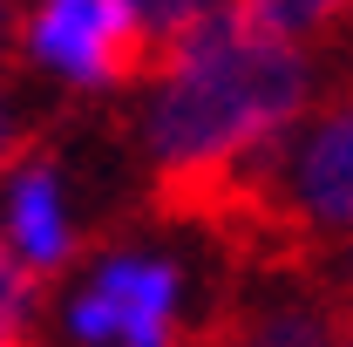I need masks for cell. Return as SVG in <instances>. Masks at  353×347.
<instances>
[{
	"label": "cell",
	"instance_id": "cell-1",
	"mask_svg": "<svg viewBox=\"0 0 353 347\" xmlns=\"http://www.w3.org/2000/svg\"><path fill=\"white\" fill-rule=\"evenodd\" d=\"M150 82H163L143 130L150 164H157L150 205L204 232L231 218V205L252 191L265 157L279 150V136L312 102L306 55L238 35L224 7L176 35Z\"/></svg>",
	"mask_w": 353,
	"mask_h": 347
},
{
	"label": "cell",
	"instance_id": "cell-2",
	"mask_svg": "<svg viewBox=\"0 0 353 347\" xmlns=\"http://www.w3.org/2000/svg\"><path fill=\"white\" fill-rule=\"evenodd\" d=\"M326 238H353V88H340L306 130H285L245 259L299 265Z\"/></svg>",
	"mask_w": 353,
	"mask_h": 347
},
{
	"label": "cell",
	"instance_id": "cell-3",
	"mask_svg": "<svg viewBox=\"0 0 353 347\" xmlns=\"http://www.w3.org/2000/svg\"><path fill=\"white\" fill-rule=\"evenodd\" d=\"M21 41L34 62L61 68L82 88H123L150 75V35L130 0H41Z\"/></svg>",
	"mask_w": 353,
	"mask_h": 347
},
{
	"label": "cell",
	"instance_id": "cell-4",
	"mask_svg": "<svg viewBox=\"0 0 353 347\" xmlns=\"http://www.w3.org/2000/svg\"><path fill=\"white\" fill-rule=\"evenodd\" d=\"M176 265L163 259H116L95 272L82 300L68 306V327L82 341H123V347H183V320H176Z\"/></svg>",
	"mask_w": 353,
	"mask_h": 347
},
{
	"label": "cell",
	"instance_id": "cell-5",
	"mask_svg": "<svg viewBox=\"0 0 353 347\" xmlns=\"http://www.w3.org/2000/svg\"><path fill=\"white\" fill-rule=\"evenodd\" d=\"M14 191H7V218H14V245L34 279L61 272L75 259V232H68V212H61V177H54V157L48 150H14Z\"/></svg>",
	"mask_w": 353,
	"mask_h": 347
},
{
	"label": "cell",
	"instance_id": "cell-6",
	"mask_svg": "<svg viewBox=\"0 0 353 347\" xmlns=\"http://www.w3.org/2000/svg\"><path fill=\"white\" fill-rule=\"evenodd\" d=\"M224 14H231L238 35H252V41L299 48V41L333 35V28L353 14V0H224Z\"/></svg>",
	"mask_w": 353,
	"mask_h": 347
},
{
	"label": "cell",
	"instance_id": "cell-7",
	"mask_svg": "<svg viewBox=\"0 0 353 347\" xmlns=\"http://www.w3.org/2000/svg\"><path fill=\"white\" fill-rule=\"evenodd\" d=\"M224 347H333V320H326V306H299V300L245 306L224 320Z\"/></svg>",
	"mask_w": 353,
	"mask_h": 347
},
{
	"label": "cell",
	"instance_id": "cell-8",
	"mask_svg": "<svg viewBox=\"0 0 353 347\" xmlns=\"http://www.w3.org/2000/svg\"><path fill=\"white\" fill-rule=\"evenodd\" d=\"M224 0H130V14L143 21V35H150V75H157V62L170 55V41L183 35V28H197L204 14H218ZM143 75V82H150Z\"/></svg>",
	"mask_w": 353,
	"mask_h": 347
},
{
	"label": "cell",
	"instance_id": "cell-9",
	"mask_svg": "<svg viewBox=\"0 0 353 347\" xmlns=\"http://www.w3.org/2000/svg\"><path fill=\"white\" fill-rule=\"evenodd\" d=\"M34 272L14 259V245L0 238V341H21L28 334V313H34Z\"/></svg>",
	"mask_w": 353,
	"mask_h": 347
},
{
	"label": "cell",
	"instance_id": "cell-10",
	"mask_svg": "<svg viewBox=\"0 0 353 347\" xmlns=\"http://www.w3.org/2000/svg\"><path fill=\"white\" fill-rule=\"evenodd\" d=\"M14 150H21V136L7 130V109H0V171H7V164H14Z\"/></svg>",
	"mask_w": 353,
	"mask_h": 347
},
{
	"label": "cell",
	"instance_id": "cell-11",
	"mask_svg": "<svg viewBox=\"0 0 353 347\" xmlns=\"http://www.w3.org/2000/svg\"><path fill=\"white\" fill-rule=\"evenodd\" d=\"M7 28H14V21H7V0H0V48H7Z\"/></svg>",
	"mask_w": 353,
	"mask_h": 347
},
{
	"label": "cell",
	"instance_id": "cell-12",
	"mask_svg": "<svg viewBox=\"0 0 353 347\" xmlns=\"http://www.w3.org/2000/svg\"><path fill=\"white\" fill-rule=\"evenodd\" d=\"M0 347H34V341H28V334H21V341H0Z\"/></svg>",
	"mask_w": 353,
	"mask_h": 347
},
{
	"label": "cell",
	"instance_id": "cell-13",
	"mask_svg": "<svg viewBox=\"0 0 353 347\" xmlns=\"http://www.w3.org/2000/svg\"><path fill=\"white\" fill-rule=\"evenodd\" d=\"M333 347H347V341H340V334H333Z\"/></svg>",
	"mask_w": 353,
	"mask_h": 347
}]
</instances>
